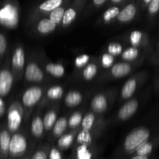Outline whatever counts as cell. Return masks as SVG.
<instances>
[{"mask_svg": "<svg viewBox=\"0 0 159 159\" xmlns=\"http://www.w3.org/2000/svg\"><path fill=\"white\" fill-rule=\"evenodd\" d=\"M151 138L152 132L148 127L144 126L135 127L124 138L115 159H126Z\"/></svg>", "mask_w": 159, "mask_h": 159, "instance_id": "6da1fadb", "label": "cell"}, {"mask_svg": "<svg viewBox=\"0 0 159 159\" xmlns=\"http://www.w3.org/2000/svg\"><path fill=\"white\" fill-rule=\"evenodd\" d=\"M20 13V5L17 0H2L0 2V25L6 29H15L19 24Z\"/></svg>", "mask_w": 159, "mask_h": 159, "instance_id": "7a4b0ae2", "label": "cell"}, {"mask_svg": "<svg viewBox=\"0 0 159 159\" xmlns=\"http://www.w3.org/2000/svg\"><path fill=\"white\" fill-rule=\"evenodd\" d=\"M34 148V143L30 141L27 134L20 130L11 136L8 159L22 158L33 152Z\"/></svg>", "mask_w": 159, "mask_h": 159, "instance_id": "3957f363", "label": "cell"}, {"mask_svg": "<svg viewBox=\"0 0 159 159\" xmlns=\"http://www.w3.org/2000/svg\"><path fill=\"white\" fill-rule=\"evenodd\" d=\"M24 118L25 110L21 102L18 100L11 102L6 110V124L12 134L21 129Z\"/></svg>", "mask_w": 159, "mask_h": 159, "instance_id": "277c9868", "label": "cell"}, {"mask_svg": "<svg viewBox=\"0 0 159 159\" xmlns=\"http://www.w3.org/2000/svg\"><path fill=\"white\" fill-rule=\"evenodd\" d=\"M44 89L42 86L32 85L23 93L21 96V103L25 110V118L27 119L34 107L43 99L44 96Z\"/></svg>", "mask_w": 159, "mask_h": 159, "instance_id": "5b68a950", "label": "cell"}, {"mask_svg": "<svg viewBox=\"0 0 159 159\" xmlns=\"http://www.w3.org/2000/svg\"><path fill=\"white\" fill-rule=\"evenodd\" d=\"M15 82V78L11 68L10 57L8 53L0 66V98L4 99L8 96Z\"/></svg>", "mask_w": 159, "mask_h": 159, "instance_id": "8992f818", "label": "cell"}, {"mask_svg": "<svg viewBox=\"0 0 159 159\" xmlns=\"http://www.w3.org/2000/svg\"><path fill=\"white\" fill-rule=\"evenodd\" d=\"M70 1L71 0H44L37 5L30 12L28 17V25H33L40 19L48 16L53 10Z\"/></svg>", "mask_w": 159, "mask_h": 159, "instance_id": "52a82bcc", "label": "cell"}, {"mask_svg": "<svg viewBox=\"0 0 159 159\" xmlns=\"http://www.w3.org/2000/svg\"><path fill=\"white\" fill-rule=\"evenodd\" d=\"M10 64L15 81L19 82L21 80L24 75L26 64V51L21 43H18L14 48L10 57Z\"/></svg>", "mask_w": 159, "mask_h": 159, "instance_id": "ba28073f", "label": "cell"}, {"mask_svg": "<svg viewBox=\"0 0 159 159\" xmlns=\"http://www.w3.org/2000/svg\"><path fill=\"white\" fill-rule=\"evenodd\" d=\"M142 61H143L127 62L121 61L116 62L111 68H109L107 71L105 75L106 79H120L126 77L129 75L135 68H138V66H139V65Z\"/></svg>", "mask_w": 159, "mask_h": 159, "instance_id": "9c48e42d", "label": "cell"}, {"mask_svg": "<svg viewBox=\"0 0 159 159\" xmlns=\"http://www.w3.org/2000/svg\"><path fill=\"white\" fill-rule=\"evenodd\" d=\"M25 81L29 83L38 84L43 82L45 79L44 71L37 60L30 56L26 61L24 70Z\"/></svg>", "mask_w": 159, "mask_h": 159, "instance_id": "30bf717a", "label": "cell"}, {"mask_svg": "<svg viewBox=\"0 0 159 159\" xmlns=\"http://www.w3.org/2000/svg\"><path fill=\"white\" fill-rule=\"evenodd\" d=\"M147 75L145 72H138L129 78L121 88L120 98L121 100H128L131 99L140 85L145 80Z\"/></svg>", "mask_w": 159, "mask_h": 159, "instance_id": "8fae6325", "label": "cell"}, {"mask_svg": "<svg viewBox=\"0 0 159 159\" xmlns=\"http://www.w3.org/2000/svg\"><path fill=\"white\" fill-rule=\"evenodd\" d=\"M86 2L87 0H71L64 14L61 26L62 28H67L74 23L85 8Z\"/></svg>", "mask_w": 159, "mask_h": 159, "instance_id": "7c38bea8", "label": "cell"}, {"mask_svg": "<svg viewBox=\"0 0 159 159\" xmlns=\"http://www.w3.org/2000/svg\"><path fill=\"white\" fill-rule=\"evenodd\" d=\"M139 11L138 0H128L121 9L115 22L119 24H128L136 19Z\"/></svg>", "mask_w": 159, "mask_h": 159, "instance_id": "4fadbf2b", "label": "cell"}, {"mask_svg": "<svg viewBox=\"0 0 159 159\" xmlns=\"http://www.w3.org/2000/svg\"><path fill=\"white\" fill-rule=\"evenodd\" d=\"M99 152L96 144H74L69 159H99Z\"/></svg>", "mask_w": 159, "mask_h": 159, "instance_id": "5bb4252c", "label": "cell"}, {"mask_svg": "<svg viewBox=\"0 0 159 159\" xmlns=\"http://www.w3.org/2000/svg\"><path fill=\"white\" fill-rule=\"evenodd\" d=\"M113 96L110 93H99L95 95L90 102V110L97 115H102L108 110Z\"/></svg>", "mask_w": 159, "mask_h": 159, "instance_id": "9a60e30c", "label": "cell"}, {"mask_svg": "<svg viewBox=\"0 0 159 159\" xmlns=\"http://www.w3.org/2000/svg\"><path fill=\"white\" fill-rule=\"evenodd\" d=\"M104 129V126L93 130H85L80 129L76 137L74 144H96V141L99 138Z\"/></svg>", "mask_w": 159, "mask_h": 159, "instance_id": "2e32d148", "label": "cell"}, {"mask_svg": "<svg viewBox=\"0 0 159 159\" xmlns=\"http://www.w3.org/2000/svg\"><path fill=\"white\" fill-rule=\"evenodd\" d=\"M139 107V102L138 99H130L123 104L119 109L116 114L118 120L120 121H127V120L130 119L135 113H137Z\"/></svg>", "mask_w": 159, "mask_h": 159, "instance_id": "e0dca14e", "label": "cell"}, {"mask_svg": "<svg viewBox=\"0 0 159 159\" xmlns=\"http://www.w3.org/2000/svg\"><path fill=\"white\" fill-rule=\"evenodd\" d=\"M33 26H34V31L40 36H47L52 34L58 26L48 16L38 20L33 24Z\"/></svg>", "mask_w": 159, "mask_h": 159, "instance_id": "ac0fdd59", "label": "cell"}, {"mask_svg": "<svg viewBox=\"0 0 159 159\" xmlns=\"http://www.w3.org/2000/svg\"><path fill=\"white\" fill-rule=\"evenodd\" d=\"M80 129L81 127L75 130H69L68 131H66L55 141V145L61 152H65L68 149L72 148Z\"/></svg>", "mask_w": 159, "mask_h": 159, "instance_id": "d6986e66", "label": "cell"}, {"mask_svg": "<svg viewBox=\"0 0 159 159\" xmlns=\"http://www.w3.org/2000/svg\"><path fill=\"white\" fill-rule=\"evenodd\" d=\"M12 134L6 127V124H0V158H9V144Z\"/></svg>", "mask_w": 159, "mask_h": 159, "instance_id": "ffe728a7", "label": "cell"}, {"mask_svg": "<svg viewBox=\"0 0 159 159\" xmlns=\"http://www.w3.org/2000/svg\"><path fill=\"white\" fill-rule=\"evenodd\" d=\"M100 115L96 114L93 112L89 111L85 113L82 118L81 129L85 130H93L98 127H102L105 122L101 119Z\"/></svg>", "mask_w": 159, "mask_h": 159, "instance_id": "44dd1931", "label": "cell"}, {"mask_svg": "<svg viewBox=\"0 0 159 159\" xmlns=\"http://www.w3.org/2000/svg\"><path fill=\"white\" fill-rule=\"evenodd\" d=\"M127 40L131 46L137 47L141 49L148 48L149 44V37L148 34L139 30L130 32L127 36Z\"/></svg>", "mask_w": 159, "mask_h": 159, "instance_id": "7402d4cb", "label": "cell"}, {"mask_svg": "<svg viewBox=\"0 0 159 159\" xmlns=\"http://www.w3.org/2000/svg\"><path fill=\"white\" fill-rule=\"evenodd\" d=\"M30 134L35 141L41 140L45 134L43 117L39 112L36 113L32 118L30 124Z\"/></svg>", "mask_w": 159, "mask_h": 159, "instance_id": "603a6c76", "label": "cell"}, {"mask_svg": "<svg viewBox=\"0 0 159 159\" xmlns=\"http://www.w3.org/2000/svg\"><path fill=\"white\" fill-rule=\"evenodd\" d=\"M68 118L65 116H60L57 118L52 130H51V134L49 138V141L51 143L57 141L61 135H63L67 131L68 128Z\"/></svg>", "mask_w": 159, "mask_h": 159, "instance_id": "cb8c5ba5", "label": "cell"}, {"mask_svg": "<svg viewBox=\"0 0 159 159\" xmlns=\"http://www.w3.org/2000/svg\"><path fill=\"white\" fill-rule=\"evenodd\" d=\"M64 92L65 91H64V89L61 85H51L46 90L45 96H43L40 104H41V106H43V104L47 103L48 102H54L60 100L61 98H63Z\"/></svg>", "mask_w": 159, "mask_h": 159, "instance_id": "d4e9b609", "label": "cell"}, {"mask_svg": "<svg viewBox=\"0 0 159 159\" xmlns=\"http://www.w3.org/2000/svg\"><path fill=\"white\" fill-rule=\"evenodd\" d=\"M119 57L121 61L127 62H135L143 61L142 49L130 45V46L124 48V51Z\"/></svg>", "mask_w": 159, "mask_h": 159, "instance_id": "484cf974", "label": "cell"}, {"mask_svg": "<svg viewBox=\"0 0 159 159\" xmlns=\"http://www.w3.org/2000/svg\"><path fill=\"white\" fill-rule=\"evenodd\" d=\"M125 3L110 6V7H109L108 9L102 13V15L101 16L100 19H99V22L104 25L111 24L112 23L115 22L116 17L119 15L121 9H122L123 6H124Z\"/></svg>", "mask_w": 159, "mask_h": 159, "instance_id": "4316f807", "label": "cell"}, {"mask_svg": "<svg viewBox=\"0 0 159 159\" xmlns=\"http://www.w3.org/2000/svg\"><path fill=\"white\" fill-rule=\"evenodd\" d=\"M159 145V136L151 138L144 143H143L133 155H152L154 151Z\"/></svg>", "mask_w": 159, "mask_h": 159, "instance_id": "83f0119b", "label": "cell"}, {"mask_svg": "<svg viewBox=\"0 0 159 159\" xmlns=\"http://www.w3.org/2000/svg\"><path fill=\"white\" fill-rule=\"evenodd\" d=\"M44 71L51 77L61 79L65 75V68L61 63L47 62L44 65Z\"/></svg>", "mask_w": 159, "mask_h": 159, "instance_id": "f1b7e54d", "label": "cell"}, {"mask_svg": "<svg viewBox=\"0 0 159 159\" xmlns=\"http://www.w3.org/2000/svg\"><path fill=\"white\" fill-rule=\"evenodd\" d=\"M57 113H58V108H54L48 110L44 113L43 117V125H44L45 134H48L52 130L54 124L57 120Z\"/></svg>", "mask_w": 159, "mask_h": 159, "instance_id": "f546056e", "label": "cell"}, {"mask_svg": "<svg viewBox=\"0 0 159 159\" xmlns=\"http://www.w3.org/2000/svg\"><path fill=\"white\" fill-rule=\"evenodd\" d=\"M83 100L82 93L78 90H70L65 96V105L69 108H74L80 105Z\"/></svg>", "mask_w": 159, "mask_h": 159, "instance_id": "4dcf8cb0", "label": "cell"}, {"mask_svg": "<svg viewBox=\"0 0 159 159\" xmlns=\"http://www.w3.org/2000/svg\"><path fill=\"white\" fill-rule=\"evenodd\" d=\"M99 63L96 61L89 62L85 68L82 69V77L86 82H90L93 80L97 75L98 71H99Z\"/></svg>", "mask_w": 159, "mask_h": 159, "instance_id": "1f68e13d", "label": "cell"}, {"mask_svg": "<svg viewBox=\"0 0 159 159\" xmlns=\"http://www.w3.org/2000/svg\"><path fill=\"white\" fill-rule=\"evenodd\" d=\"M70 2H68L65 3V4H63L62 6H59V7H57V9L53 10L52 12H51L49 14H48V17H49V18L51 19L54 23H55L57 26H61V23L64 14H65V11H66Z\"/></svg>", "mask_w": 159, "mask_h": 159, "instance_id": "d6a6232c", "label": "cell"}, {"mask_svg": "<svg viewBox=\"0 0 159 159\" xmlns=\"http://www.w3.org/2000/svg\"><path fill=\"white\" fill-rule=\"evenodd\" d=\"M51 144L45 143L34 148L32 152V159H49V149Z\"/></svg>", "mask_w": 159, "mask_h": 159, "instance_id": "836d02e7", "label": "cell"}, {"mask_svg": "<svg viewBox=\"0 0 159 159\" xmlns=\"http://www.w3.org/2000/svg\"><path fill=\"white\" fill-rule=\"evenodd\" d=\"M83 114L82 111H75L70 115L68 117V129L69 130H75V129L80 128L82 124Z\"/></svg>", "mask_w": 159, "mask_h": 159, "instance_id": "e575fe53", "label": "cell"}, {"mask_svg": "<svg viewBox=\"0 0 159 159\" xmlns=\"http://www.w3.org/2000/svg\"><path fill=\"white\" fill-rule=\"evenodd\" d=\"M116 57L110 54L107 51H105L101 54L100 57H99V65L102 67L103 69L108 70L109 68H111L115 63H116Z\"/></svg>", "mask_w": 159, "mask_h": 159, "instance_id": "d590c367", "label": "cell"}, {"mask_svg": "<svg viewBox=\"0 0 159 159\" xmlns=\"http://www.w3.org/2000/svg\"><path fill=\"white\" fill-rule=\"evenodd\" d=\"M124 45L120 42L116 41H112L108 43L107 47V51L110 54L113 55L116 57H119L121 55V54L124 51Z\"/></svg>", "mask_w": 159, "mask_h": 159, "instance_id": "8d00e7d4", "label": "cell"}, {"mask_svg": "<svg viewBox=\"0 0 159 159\" xmlns=\"http://www.w3.org/2000/svg\"><path fill=\"white\" fill-rule=\"evenodd\" d=\"M8 40L6 34L0 32V66L8 54Z\"/></svg>", "mask_w": 159, "mask_h": 159, "instance_id": "74e56055", "label": "cell"}, {"mask_svg": "<svg viewBox=\"0 0 159 159\" xmlns=\"http://www.w3.org/2000/svg\"><path fill=\"white\" fill-rule=\"evenodd\" d=\"M91 56L87 54H79V56L75 58L74 61V66L75 68L79 70H82L88 65L91 60Z\"/></svg>", "mask_w": 159, "mask_h": 159, "instance_id": "f35d334b", "label": "cell"}, {"mask_svg": "<svg viewBox=\"0 0 159 159\" xmlns=\"http://www.w3.org/2000/svg\"><path fill=\"white\" fill-rule=\"evenodd\" d=\"M148 16L150 18H154L159 12V0H152L147 7Z\"/></svg>", "mask_w": 159, "mask_h": 159, "instance_id": "ab89813d", "label": "cell"}, {"mask_svg": "<svg viewBox=\"0 0 159 159\" xmlns=\"http://www.w3.org/2000/svg\"><path fill=\"white\" fill-rule=\"evenodd\" d=\"M61 151L55 145V144H51L49 149V159H64V155Z\"/></svg>", "mask_w": 159, "mask_h": 159, "instance_id": "60d3db41", "label": "cell"}, {"mask_svg": "<svg viewBox=\"0 0 159 159\" xmlns=\"http://www.w3.org/2000/svg\"><path fill=\"white\" fill-rule=\"evenodd\" d=\"M109 2V0H92V6L95 9H99Z\"/></svg>", "mask_w": 159, "mask_h": 159, "instance_id": "b9f144b4", "label": "cell"}, {"mask_svg": "<svg viewBox=\"0 0 159 159\" xmlns=\"http://www.w3.org/2000/svg\"><path fill=\"white\" fill-rule=\"evenodd\" d=\"M152 0H138V2H139V6H140V10L144 11L145 9H147V7L148 6L149 3Z\"/></svg>", "mask_w": 159, "mask_h": 159, "instance_id": "7bdbcfd3", "label": "cell"}, {"mask_svg": "<svg viewBox=\"0 0 159 159\" xmlns=\"http://www.w3.org/2000/svg\"><path fill=\"white\" fill-rule=\"evenodd\" d=\"M152 155H131L126 159H152Z\"/></svg>", "mask_w": 159, "mask_h": 159, "instance_id": "ee69618b", "label": "cell"}, {"mask_svg": "<svg viewBox=\"0 0 159 159\" xmlns=\"http://www.w3.org/2000/svg\"><path fill=\"white\" fill-rule=\"evenodd\" d=\"M6 112V103H5L3 99L0 98V117L3 116L5 113Z\"/></svg>", "mask_w": 159, "mask_h": 159, "instance_id": "f6af8a7d", "label": "cell"}, {"mask_svg": "<svg viewBox=\"0 0 159 159\" xmlns=\"http://www.w3.org/2000/svg\"><path fill=\"white\" fill-rule=\"evenodd\" d=\"M128 0H109L108 3L110 6H113V5H119L122 4V3H125Z\"/></svg>", "mask_w": 159, "mask_h": 159, "instance_id": "bcb514c9", "label": "cell"}, {"mask_svg": "<svg viewBox=\"0 0 159 159\" xmlns=\"http://www.w3.org/2000/svg\"><path fill=\"white\" fill-rule=\"evenodd\" d=\"M19 159H32V152L30 154H28V155H25V156L22 157V158H19Z\"/></svg>", "mask_w": 159, "mask_h": 159, "instance_id": "7dc6e473", "label": "cell"}, {"mask_svg": "<svg viewBox=\"0 0 159 159\" xmlns=\"http://www.w3.org/2000/svg\"><path fill=\"white\" fill-rule=\"evenodd\" d=\"M158 50H159V42H158Z\"/></svg>", "mask_w": 159, "mask_h": 159, "instance_id": "c3c4849f", "label": "cell"}, {"mask_svg": "<svg viewBox=\"0 0 159 159\" xmlns=\"http://www.w3.org/2000/svg\"><path fill=\"white\" fill-rule=\"evenodd\" d=\"M0 159H1V158H0Z\"/></svg>", "mask_w": 159, "mask_h": 159, "instance_id": "681fc988", "label": "cell"}]
</instances>
